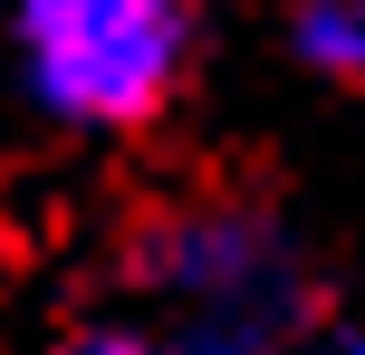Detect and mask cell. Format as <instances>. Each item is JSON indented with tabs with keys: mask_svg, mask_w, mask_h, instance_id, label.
<instances>
[{
	"mask_svg": "<svg viewBox=\"0 0 365 355\" xmlns=\"http://www.w3.org/2000/svg\"><path fill=\"white\" fill-rule=\"evenodd\" d=\"M289 48L336 87H365V0H317L289 19Z\"/></svg>",
	"mask_w": 365,
	"mask_h": 355,
	"instance_id": "3957f363",
	"label": "cell"
},
{
	"mask_svg": "<svg viewBox=\"0 0 365 355\" xmlns=\"http://www.w3.org/2000/svg\"><path fill=\"white\" fill-rule=\"evenodd\" d=\"M145 279L173 288L182 307H192V327H259V337H279L298 307V260L289 240H279L259 211H173L164 231L145 240Z\"/></svg>",
	"mask_w": 365,
	"mask_h": 355,
	"instance_id": "7a4b0ae2",
	"label": "cell"
},
{
	"mask_svg": "<svg viewBox=\"0 0 365 355\" xmlns=\"http://www.w3.org/2000/svg\"><path fill=\"white\" fill-rule=\"evenodd\" d=\"M58 355H154V346L125 337V327H96V337H77V346H58Z\"/></svg>",
	"mask_w": 365,
	"mask_h": 355,
	"instance_id": "5b68a950",
	"label": "cell"
},
{
	"mask_svg": "<svg viewBox=\"0 0 365 355\" xmlns=\"http://www.w3.org/2000/svg\"><path fill=\"white\" fill-rule=\"evenodd\" d=\"M192 68V19L173 0H29L19 77L58 125H145Z\"/></svg>",
	"mask_w": 365,
	"mask_h": 355,
	"instance_id": "6da1fadb",
	"label": "cell"
},
{
	"mask_svg": "<svg viewBox=\"0 0 365 355\" xmlns=\"http://www.w3.org/2000/svg\"><path fill=\"white\" fill-rule=\"evenodd\" d=\"M336 355H365V327H356V337H346V346H336Z\"/></svg>",
	"mask_w": 365,
	"mask_h": 355,
	"instance_id": "8992f818",
	"label": "cell"
},
{
	"mask_svg": "<svg viewBox=\"0 0 365 355\" xmlns=\"http://www.w3.org/2000/svg\"><path fill=\"white\" fill-rule=\"evenodd\" d=\"M173 355H279V337H259V327H182Z\"/></svg>",
	"mask_w": 365,
	"mask_h": 355,
	"instance_id": "277c9868",
	"label": "cell"
}]
</instances>
